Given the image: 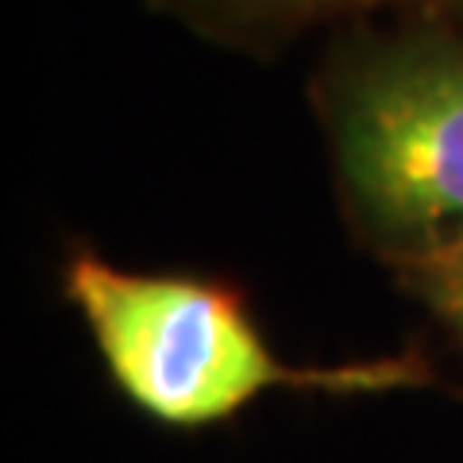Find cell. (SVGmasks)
<instances>
[{
    "label": "cell",
    "mask_w": 463,
    "mask_h": 463,
    "mask_svg": "<svg viewBox=\"0 0 463 463\" xmlns=\"http://www.w3.org/2000/svg\"><path fill=\"white\" fill-rule=\"evenodd\" d=\"M332 136L352 205L402 263L463 240V39L359 54L332 93Z\"/></svg>",
    "instance_id": "cell-1"
},
{
    "label": "cell",
    "mask_w": 463,
    "mask_h": 463,
    "mask_svg": "<svg viewBox=\"0 0 463 463\" xmlns=\"http://www.w3.org/2000/svg\"><path fill=\"white\" fill-rule=\"evenodd\" d=\"M66 289L124 394L174 425L228 417L279 383L336 379L274 359L248 313L205 282L81 255L66 270Z\"/></svg>",
    "instance_id": "cell-2"
},
{
    "label": "cell",
    "mask_w": 463,
    "mask_h": 463,
    "mask_svg": "<svg viewBox=\"0 0 463 463\" xmlns=\"http://www.w3.org/2000/svg\"><path fill=\"white\" fill-rule=\"evenodd\" d=\"M379 0H170V8L185 12L201 27H221L228 35H289L317 20L340 12L371 8Z\"/></svg>",
    "instance_id": "cell-3"
},
{
    "label": "cell",
    "mask_w": 463,
    "mask_h": 463,
    "mask_svg": "<svg viewBox=\"0 0 463 463\" xmlns=\"http://www.w3.org/2000/svg\"><path fill=\"white\" fill-rule=\"evenodd\" d=\"M405 279L413 282L417 294L463 340V240L448 243L440 251L405 259Z\"/></svg>",
    "instance_id": "cell-4"
}]
</instances>
